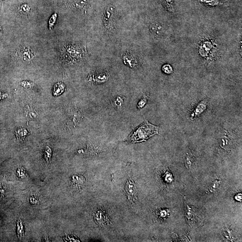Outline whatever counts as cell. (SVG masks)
<instances>
[{
  "instance_id": "6da1fadb",
  "label": "cell",
  "mask_w": 242,
  "mask_h": 242,
  "mask_svg": "<svg viewBox=\"0 0 242 242\" xmlns=\"http://www.w3.org/2000/svg\"><path fill=\"white\" fill-rule=\"evenodd\" d=\"M158 134V127L149 123L147 120L132 132L126 140L127 143L144 142L155 135Z\"/></svg>"
},
{
  "instance_id": "7a4b0ae2",
  "label": "cell",
  "mask_w": 242,
  "mask_h": 242,
  "mask_svg": "<svg viewBox=\"0 0 242 242\" xmlns=\"http://www.w3.org/2000/svg\"><path fill=\"white\" fill-rule=\"evenodd\" d=\"M15 55L21 62L26 63H32L35 59V54L28 46H21L16 51Z\"/></svg>"
},
{
  "instance_id": "3957f363",
  "label": "cell",
  "mask_w": 242,
  "mask_h": 242,
  "mask_svg": "<svg viewBox=\"0 0 242 242\" xmlns=\"http://www.w3.org/2000/svg\"><path fill=\"white\" fill-rule=\"evenodd\" d=\"M125 188L127 194L128 199L131 203H133L136 200L137 190L136 184L132 178H131L127 180Z\"/></svg>"
},
{
  "instance_id": "277c9868",
  "label": "cell",
  "mask_w": 242,
  "mask_h": 242,
  "mask_svg": "<svg viewBox=\"0 0 242 242\" xmlns=\"http://www.w3.org/2000/svg\"><path fill=\"white\" fill-rule=\"evenodd\" d=\"M151 33L155 36L159 38L165 37L167 35L166 29L162 25L159 23H153L150 27Z\"/></svg>"
},
{
  "instance_id": "5b68a950",
  "label": "cell",
  "mask_w": 242,
  "mask_h": 242,
  "mask_svg": "<svg viewBox=\"0 0 242 242\" xmlns=\"http://www.w3.org/2000/svg\"><path fill=\"white\" fill-rule=\"evenodd\" d=\"M93 217L95 222L100 226H105L107 225L109 223L107 216L101 210L95 211L93 215Z\"/></svg>"
},
{
  "instance_id": "8992f818",
  "label": "cell",
  "mask_w": 242,
  "mask_h": 242,
  "mask_svg": "<svg viewBox=\"0 0 242 242\" xmlns=\"http://www.w3.org/2000/svg\"><path fill=\"white\" fill-rule=\"evenodd\" d=\"M65 86L62 82H59L55 85L53 91V95L58 96L61 95L65 91Z\"/></svg>"
},
{
  "instance_id": "52a82bcc",
  "label": "cell",
  "mask_w": 242,
  "mask_h": 242,
  "mask_svg": "<svg viewBox=\"0 0 242 242\" xmlns=\"http://www.w3.org/2000/svg\"><path fill=\"white\" fill-rule=\"evenodd\" d=\"M17 233L19 239H22L24 234V227L22 221L18 219L17 223Z\"/></svg>"
},
{
  "instance_id": "ba28073f",
  "label": "cell",
  "mask_w": 242,
  "mask_h": 242,
  "mask_svg": "<svg viewBox=\"0 0 242 242\" xmlns=\"http://www.w3.org/2000/svg\"><path fill=\"white\" fill-rule=\"evenodd\" d=\"M52 149L50 147L46 146L44 151V158L48 164H49L52 156Z\"/></svg>"
},
{
  "instance_id": "9c48e42d",
  "label": "cell",
  "mask_w": 242,
  "mask_h": 242,
  "mask_svg": "<svg viewBox=\"0 0 242 242\" xmlns=\"http://www.w3.org/2000/svg\"><path fill=\"white\" fill-rule=\"evenodd\" d=\"M28 131L25 129L20 128L16 131L17 138L20 141H23L28 135Z\"/></svg>"
},
{
  "instance_id": "30bf717a",
  "label": "cell",
  "mask_w": 242,
  "mask_h": 242,
  "mask_svg": "<svg viewBox=\"0 0 242 242\" xmlns=\"http://www.w3.org/2000/svg\"><path fill=\"white\" fill-rule=\"evenodd\" d=\"M31 11V7L28 4H23L19 8V12L23 15H28Z\"/></svg>"
},
{
  "instance_id": "8fae6325",
  "label": "cell",
  "mask_w": 242,
  "mask_h": 242,
  "mask_svg": "<svg viewBox=\"0 0 242 242\" xmlns=\"http://www.w3.org/2000/svg\"><path fill=\"white\" fill-rule=\"evenodd\" d=\"M58 14L56 13L53 14L49 18L48 22L49 28V30H52L57 22Z\"/></svg>"
},
{
  "instance_id": "7c38bea8",
  "label": "cell",
  "mask_w": 242,
  "mask_h": 242,
  "mask_svg": "<svg viewBox=\"0 0 242 242\" xmlns=\"http://www.w3.org/2000/svg\"><path fill=\"white\" fill-rule=\"evenodd\" d=\"M72 181L76 184L82 185L85 183V178L80 175H74L72 177Z\"/></svg>"
},
{
  "instance_id": "4fadbf2b",
  "label": "cell",
  "mask_w": 242,
  "mask_h": 242,
  "mask_svg": "<svg viewBox=\"0 0 242 242\" xmlns=\"http://www.w3.org/2000/svg\"><path fill=\"white\" fill-rule=\"evenodd\" d=\"M206 108V105L204 104V103H201V104H200L198 105V106H197L196 110H195V115H199L200 113H202L204 111V110H205Z\"/></svg>"
},
{
  "instance_id": "5bb4252c",
  "label": "cell",
  "mask_w": 242,
  "mask_h": 242,
  "mask_svg": "<svg viewBox=\"0 0 242 242\" xmlns=\"http://www.w3.org/2000/svg\"><path fill=\"white\" fill-rule=\"evenodd\" d=\"M162 70L165 73L167 74H170L172 73L173 71L172 67L168 64L164 65L162 68Z\"/></svg>"
},
{
  "instance_id": "9a60e30c",
  "label": "cell",
  "mask_w": 242,
  "mask_h": 242,
  "mask_svg": "<svg viewBox=\"0 0 242 242\" xmlns=\"http://www.w3.org/2000/svg\"><path fill=\"white\" fill-rule=\"evenodd\" d=\"M193 162V159L191 157L188 156L186 158L185 165L187 168H191L192 166V163Z\"/></svg>"
},
{
  "instance_id": "2e32d148",
  "label": "cell",
  "mask_w": 242,
  "mask_h": 242,
  "mask_svg": "<svg viewBox=\"0 0 242 242\" xmlns=\"http://www.w3.org/2000/svg\"><path fill=\"white\" fill-rule=\"evenodd\" d=\"M210 186L209 189L210 191H211V192L214 191L216 190V188L219 187V182H217V181H214V182Z\"/></svg>"
},
{
  "instance_id": "e0dca14e",
  "label": "cell",
  "mask_w": 242,
  "mask_h": 242,
  "mask_svg": "<svg viewBox=\"0 0 242 242\" xmlns=\"http://www.w3.org/2000/svg\"><path fill=\"white\" fill-rule=\"evenodd\" d=\"M165 3V4L168 6V8L170 9H171V10H173V0H162Z\"/></svg>"
},
{
  "instance_id": "ac0fdd59",
  "label": "cell",
  "mask_w": 242,
  "mask_h": 242,
  "mask_svg": "<svg viewBox=\"0 0 242 242\" xmlns=\"http://www.w3.org/2000/svg\"><path fill=\"white\" fill-rule=\"evenodd\" d=\"M17 175L18 177H23L24 175L25 172L24 169L23 168H18V170L17 171Z\"/></svg>"
},
{
  "instance_id": "d6986e66",
  "label": "cell",
  "mask_w": 242,
  "mask_h": 242,
  "mask_svg": "<svg viewBox=\"0 0 242 242\" xmlns=\"http://www.w3.org/2000/svg\"><path fill=\"white\" fill-rule=\"evenodd\" d=\"M21 85L24 87H31L33 86V83L31 82L23 81L21 83Z\"/></svg>"
},
{
  "instance_id": "ffe728a7",
  "label": "cell",
  "mask_w": 242,
  "mask_h": 242,
  "mask_svg": "<svg viewBox=\"0 0 242 242\" xmlns=\"http://www.w3.org/2000/svg\"><path fill=\"white\" fill-rule=\"evenodd\" d=\"M145 104H146V102H145V100H141V101L139 103V104H138V108H141L143 107Z\"/></svg>"
},
{
  "instance_id": "44dd1931",
  "label": "cell",
  "mask_w": 242,
  "mask_h": 242,
  "mask_svg": "<svg viewBox=\"0 0 242 242\" xmlns=\"http://www.w3.org/2000/svg\"><path fill=\"white\" fill-rule=\"evenodd\" d=\"M3 28L0 25V42H1V40L3 39Z\"/></svg>"
}]
</instances>
